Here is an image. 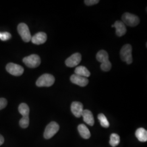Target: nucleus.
I'll return each mask as SVG.
<instances>
[{"instance_id": "obj_21", "label": "nucleus", "mask_w": 147, "mask_h": 147, "mask_svg": "<svg viewBox=\"0 0 147 147\" xmlns=\"http://www.w3.org/2000/svg\"><path fill=\"white\" fill-rule=\"evenodd\" d=\"M30 123V119H29V116H26V117H22V118L19 121V124L20 126H21L22 128H27Z\"/></svg>"}, {"instance_id": "obj_24", "label": "nucleus", "mask_w": 147, "mask_h": 147, "mask_svg": "<svg viewBox=\"0 0 147 147\" xmlns=\"http://www.w3.org/2000/svg\"><path fill=\"white\" fill-rule=\"evenodd\" d=\"M7 105V101L5 98H0V110L5 109Z\"/></svg>"}, {"instance_id": "obj_17", "label": "nucleus", "mask_w": 147, "mask_h": 147, "mask_svg": "<svg viewBox=\"0 0 147 147\" xmlns=\"http://www.w3.org/2000/svg\"><path fill=\"white\" fill-rule=\"evenodd\" d=\"M96 57L97 60L100 63H105L107 61H109V54L105 50H100L97 53Z\"/></svg>"}, {"instance_id": "obj_15", "label": "nucleus", "mask_w": 147, "mask_h": 147, "mask_svg": "<svg viewBox=\"0 0 147 147\" xmlns=\"http://www.w3.org/2000/svg\"><path fill=\"white\" fill-rule=\"evenodd\" d=\"M78 131L80 135L83 138L88 139L90 137V133L88 127L84 124H80L78 126Z\"/></svg>"}, {"instance_id": "obj_19", "label": "nucleus", "mask_w": 147, "mask_h": 147, "mask_svg": "<svg viewBox=\"0 0 147 147\" xmlns=\"http://www.w3.org/2000/svg\"><path fill=\"white\" fill-rule=\"evenodd\" d=\"M120 142V137L117 134H112L110 136V144L112 147L117 146Z\"/></svg>"}, {"instance_id": "obj_22", "label": "nucleus", "mask_w": 147, "mask_h": 147, "mask_svg": "<svg viewBox=\"0 0 147 147\" xmlns=\"http://www.w3.org/2000/svg\"><path fill=\"white\" fill-rule=\"evenodd\" d=\"M101 69L104 71H110L112 67V65L110 61H107L105 63H101L100 65Z\"/></svg>"}, {"instance_id": "obj_27", "label": "nucleus", "mask_w": 147, "mask_h": 147, "mask_svg": "<svg viewBox=\"0 0 147 147\" xmlns=\"http://www.w3.org/2000/svg\"><path fill=\"white\" fill-rule=\"evenodd\" d=\"M112 27H114V25H112Z\"/></svg>"}, {"instance_id": "obj_2", "label": "nucleus", "mask_w": 147, "mask_h": 147, "mask_svg": "<svg viewBox=\"0 0 147 147\" xmlns=\"http://www.w3.org/2000/svg\"><path fill=\"white\" fill-rule=\"evenodd\" d=\"M121 60L125 62L127 64L132 63V47L130 44H126L124 45L121 49Z\"/></svg>"}, {"instance_id": "obj_6", "label": "nucleus", "mask_w": 147, "mask_h": 147, "mask_svg": "<svg viewBox=\"0 0 147 147\" xmlns=\"http://www.w3.org/2000/svg\"><path fill=\"white\" fill-rule=\"evenodd\" d=\"M59 129L58 124L55 121H52L49 123L45 128L44 137L45 139H50L52 138Z\"/></svg>"}, {"instance_id": "obj_8", "label": "nucleus", "mask_w": 147, "mask_h": 147, "mask_svg": "<svg viewBox=\"0 0 147 147\" xmlns=\"http://www.w3.org/2000/svg\"><path fill=\"white\" fill-rule=\"evenodd\" d=\"M81 58V55L80 53H75L65 60V64L70 68L75 67L80 63Z\"/></svg>"}, {"instance_id": "obj_16", "label": "nucleus", "mask_w": 147, "mask_h": 147, "mask_svg": "<svg viewBox=\"0 0 147 147\" xmlns=\"http://www.w3.org/2000/svg\"><path fill=\"white\" fill-rule=\"evenodd\" d=\"M75 74L87 78L90 75V73L84 66H79L75 68Z\"/></svg>"}, {"instance_id": "obj_1", "label": "nucleus", "mask_w": 147, "mask_h": 147, "mask_svg": "<svg viewBox=\"0 0 147 147\" xmlns=\"http://www.w3.org/2000/svg\"><path fill=\"white\" fill-rule=\"evenodd\" d=\"M54 76L49 74H44L40 76L36 81L38 87H50L55 83Z\"/></svg>"}, {"instance_id": "obj_23", "label": "nucleus", "mask_w": 147, "mask_h": 147, "mask_svg": "<svg viewBox=\"0 0 147 147\" xmlns=\"http://www.w3.org/2000/svg\"><path fill=\"white\" fill-rule=\"evenodd\" d=\"M11 37V34L8 32H3V33H1V38L0 39L2 41H6L9 40L10 38Z\"/></svg>"}, {"instance_id": "obj_25", "label": "nucleus", "mask_w": 147, "mask_h": 147, "mask_svg": "<svg viewBox=\"0 0 147 147\" xmlns=\"http://www.w3.org/2000/svg\"><path fill=\"white\" fill-rule=\"evenodd\" d=\"M85 4L87 5H96L99 2V0H85Z\"/></svg>"}, {"instance_id": "obj_18", "label": "nucleus", "mask_w": 147, "mask_h": 147, "mask_svg": "<svg viewBox=\"0 0 147 147\" xmlns=\"http://www.w3.org/2000/svg\"><path fill=\"white\" fill-rule=\"evenodd\" d=\"M19 112L22 117L29 116L30 109L28 106L25 103H22L19 106Z\"/></svg>"}, {"instance_id": "obj_11", "label": "nucleus", "mask_w": 147, "mask_h": 147, "mask_svg": "<svg viewBox=\"0 0 147 147\" xmlns=\"http://www.w3.org/2000/svg\"><path fill=\"white\" fill-rule=\"evenodd\" d=\"M47 40V35L44 32H38L31 38V42L34 44L40 45L46 42Z\"/></svg>"}, {"instance_id": "obj_20", "label": "nucleus", "mask_w": 147, "mask_h": 147, "mask_svg": "<svg viewBox=\"0 0 147 147\" xmlns=\"http://www.w3.org/2000/svg\"><path fill=\"white\" fill-rule=\"evenodd\" d=\"M98 119L100 121V124L101 125L105 127V128H107L109 127L110 126V123L109 122V121L107 120V118L106 117V116L102 114V113H100L99 115H98Z\"/></svg>"}, {"instance_id": "obj_26", "label": "nucleus", "mask_w": 147, "mask_h": 147, "mask_svg": "<svg viewBox=\"0 0 147 147\" xmlns=\"http://www.w3.org/2000/svg\"><path fill=\"white\" fill-rule=\"evenodd\" d=\"M4 142H5V139L1 135H0V146L3 144Z\"/></svg>"}, {"instance_id": "obj_5", "label": "nucleus", "mask_w": 147, "mask_h": 147, "mask_svg": "<svg viewBox=\"0 0 147 147\" xmlns=\"http://www.w3.org/2000/svg\"><path fill=\"white\" fill-rule=\"evenodd\" d=\"M18 31L25 42H28L31 40V34L29 28L26 24L20 23L18 26Z\"/></svg>"}, {"instance_id": "obj_13", "label": "nucleus", "mask_w": 147, "mask_h": 147, "mask_svg": "<svg viewBox=\"0 0 147 147\" xmlns=\"http://www.w3.org/2000/svg\"><path fill=\"white\" fill-rule=\"evenodd\" d=\"M82 116L83 117L84 121L86 123L90 126H93L94 124V119L93 115L90 111L88 110H84L82 112Z\"/></svg>"}, {"instance_id": "obj_14", "label": "nucleus", "mask_w": 147, "mask_h": 147, "mask_svg": "<svg viewBox=\"0 0 147 147\" xmlns=\"http://www.w3.org/2000/svg\"><path fill=\"white\" fill-rule=\"evenodd\" d=\"M135 135L140 142H145L147 141V131L144 128H138L136 131Z\"/></svg>"}, {"instance_id": "obj_7", "label": "nucleus", "mask_w": 147, "mask_h": 147, "mask_svg": "<svg viewBox=\"0 0 147 147\" xmlns=\"http://www.w3.org/2000/svg\"><path fill=\"white\" fill-rule=\"evenodd\" d=\"M6 70L11 75L16 76H21L24 71V69L21 65L13 63H8L7 65Z\"/></svg>"}, {"instance_id": "obj_3", "label": "nucleus", "mask_w": 147, "mask_h": 147, "mask_svg": "<svg viewBox=\"0 0 147 147\" xmlns=\"http://www.w3.org/2000/svg\"><path fill=\"white\" fill-rule=\"evenodd\" d=\"M22 61L27 67L31 68H37L41 63L40 57L36 54H33L23 58Z\"/></svg>"}, {"instance_id": "obj_28", "label": "nucleus", "mask_w": 147, "mask_h": 147, "mask_svg": "<svg viewBox=\"0 0 147 147\" xmlns=\"http://www.w3.org/2000/svg\"><path fill=\"white\" fill-rule=\"evenodd\" d=\"M1 33L0 32V38H1Z\"/></svg>"}, {"instance_id": "obj_9", "label": "nucleus", "mask_w": 147, "mask_h": 147, "mask_svg": "<svg viewBox=\"0 0 147 147\" xmlns=\"http://www.w3.org/2000/svg\"><path fill=\"white\" fill-rule=\"evenodd\" d=\"M70 81L72 83L81 87H85L89 83V81L87 78L76 74H73L71 76Z\"/></svg>"}, {"instance_id": "obj_12", "label": "nucleus", "mask_w": 147, "mask_h": 147, "mask_svg": "<svg viewBox=\"0 0 147 147\" xmlns=\"http://www.w3.org/2000/svg\"><path fill=\"white\" fill-rule=\"evenodd\" d=\"M114 27L116 29V33L118 37H121L125 34L126 28L125 25L121 21H117L113 24Z\"/></svg>"}, {"instance_id": "obj_10", "label": "nucleus", "mask_w": 147, "mask_h": 147, "mask_svg": "<svg viewBox=\"0 0 147 147\" xmlns=\"http://www.w3.org/2000/svg\"><path fill=\"white\" fill-rule=\"evenodd\" d=\"M71 111L76 117L79 118L81 117L84 111V106L82 104L78 101H74L71 105Z\"/></svg>"}, {"instance_id": "obj_4", "label": "nucleus", "mask_w": 147, "mask_h": 147, "mask_svg": "<svg viewBox=\"0 0 147 147\" xmlns=\"http://www.w3.org/2000/svg\"><path fill=\"white\" fill-rule=\"evenodd\" d=\"M121 19L122 22L129 26H136L140 23V18L137 16L129 13H124Z\"/></svg>"}]
</instances>
